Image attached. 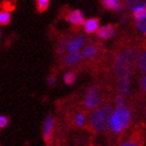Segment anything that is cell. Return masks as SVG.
Returning a JSON list of instances; mask_svg holds the SVG:
<instances>
[{
  "mask_svg": "<svg viewBox=\"0 0 146 146\" xmlns=\"http://www.w3.org/2000/svg\"><path fill=\"white\" fill-rule=\"evenodd\" d=\"M137 58V50L135 48H128L120 52L114 61V70L119 78L131 77L134 71Z\"/></svg>",
  "mask_w": 146,
  "mask_h": 146,
  "instance_id": "6da1fadb",
  "label": "cell"
},
{
  "mask_svg": "<svg viewBox=\"0 0 146 146\" xmlns=\"http://www.w3.org/2000/svg\"><path fill=\"white\" fill-rule=\"evenodd\" d=\"M131 120V112L126 107H118L111 114L109 125L114 133H120L124 129Z\"/></svg>",
  "mask_w": 146,
  "mask_h": 146,
  "instance_id": "7a4b0ae2",
  "label": "cell"
},
{
  "mask_svg": "<svg viewBox=\"0 0 146 146\" xmlns=\"http://www.w3.org/2000/svg\"><path fill=\"white\" fill-rule=\"evenodd\" d=\"M111 114H112L111 106H104V107L95 110L94 112L92 113L91 119H90L92 128L97 133H104L109 126Z\"/></svg>",
  "mask_w": 146,
  "mask_h": 146,
  "instance_id": "3957f363",
  "label": "cell"
},
{
  "mask_svg": "<svg viewBox=\"0 0 146 146\" xmlns=\"http://www.w3.org/2000/svg\"><path fill=\"white\" fill-rule=\"evenodd\" d=\"M101 102V94L98 88H91L88 91L85 98V106L87 109H95Z\"/></svg>",
  "mask_w": 146,
  "mask_h": 146,
  "instance_id": "277c9868",
  "label": "cell"
},
{
  "mask_svg": "<svg viewBox=\"0 0 146 146\" xmlns=\"http://www.w3.org/2000/svg\"><path fill=\"white\" fill-rule=\"evenodd\" d=\"M54 127V119L52 116H47L43 124V138L46 144H50Z\"/></svg>",
  "mask_w": 146,
  "mask_h": 146,
  "instance_id": "5b68a950",
  "label": "cell"
},
{
  "mask_svg": "<svg viewBox=\"0 0 146 146\" xmlns=\"http://www.w3.org/2000/svg\"><path fill=\"white\" fill-rule=\"evenodd\" d=\"M66 20L76 27L82 26L85 23V17L79 9H74V11H71V12L68 13L66 15Z\"/></svg>",
  "mask_w": 146,
  "mask_h": 146,
  "instance_id": "8992f818",
  "label": "cell"
},
{
  "mask_svg": "<svg viewBox=\"0 0 146 146\" xmlns=\"http://www.w3.org/2000/svg\"><path fill=\"white\" fill-rule=\"evenodd\" d=\"M115 31H116V29H115V27H114V25L109 24V25H104V26L98 27V29L96 31V34H97L98 38L107 40V39H110V38H112V36L115 35Z\"/></svg>",
  "mask_w": 146,
  "mask_h": 146,
  "instance_id": "52a82bcc",
  "label": "cell"
},
{
  "mask_svg": "<svg viewBox=\"0 0 146 146\" xmlns=\"http://www.w3.org/2000/svg\"><path fill=\"white\" fill-rule=\"evenodd\" d=\"M99 25V20L97 18H92L89 19L84 23V28H85V31L87 34L91 35L96 33V31L98 29V26Z\"/></svg>",
  "mask_w": 146,
  "mask_h": 146,
  "instance_id": "ba28073f",
  "label": "cell"
},
{
  "mask_svg": "<svg viewBox=\"0 0 146 146\" xmlns=\"http://www.w3.org/2000/svg\"><path fill=\"white\" fill-rule=\"evenodd\" d=\"M84 41H85V39H84L82 36H77V38L69 40L67 42V48H68V50H69V52L78 51L79 48H80L82 46V44H84Z\"/></svg>",
  "mask_w": 146,
  "mask_h": 146,
  "instance_id": "9c48e42d",
  "label": "cell"
},
{
  "mask_svg": "<svg viewBox=\"0 0 146 146\" xmlns=\"http://www.w3.org/2000/svg\"><path fill=\"white\" fill-rule=\"evenodd\" d=\"M101 3L104 5V9L113 11V12H117L122 9V4L120 0H101Z\"/></svg>",
  "mask_w": 146,
  "mask_h": 146,
  "instance_id": "30bf717a",
  "label": "cell"
},
{
  "mask_svg": "<svg viewBox=\"0 0 146 146\" xmlns=\"http://www.w3.org/2000/svg\"><path fill=\"white\" fill-rule=\"evenodd\" d=\"M118 84V90L119 93L123 96L129 93V77H123V78H119Z\"/></svg>",
  "mask_w": 146,
  "mask_h": 146,
  "instance_id": "8fae6325",
  "label": "cell"
},
{
  "mask_svg": "<svg viewBox=\"0 0 146 146\" xmlns=\"http://www.w3.org/2000/svg\"><path fill=\"white\" fill-rule=\"evenodd\" d=\"M82 58V52L79 51H74V52H69L66 58H65V64L67 66H71V65L75 64L76 62L79 61V58Z\"/></svg>",
  "mask_w": 146,
  "mask_h": 146,
  "instance_id": "7c38bea8",
  "label": "cell"
},
{
  "mask_svg": "<svg viewBox=\"0 0 146 146\" xmlns=\"http://www.w3.org/2000/svg\"><path fill=\"white\" fill-rule=\"evenodd\" d=\"M125 6L133 11L138 6H146V0H124Z\"/></svg>",
  "mask_w": 146,
  "mask_h": 146,
  "instance_id": "4fadbf2b",
  "label": "cell"
},
{
  "mask_svg": "<svg viewBox=\"0 0 146 146\" xmlns=\"http://www.w3.org/2000/svg\"><path fill=\"white\" fill-rule=\"evenodd\" d=\"M11 19L12 17H11V13L9 11L3 9H0V25L1 26H5V25L9 24Z\"/></svg>",
  "mask_w": 146,
  "mask_h": 146,
  "instance_id": "5bb4252c",
  "label": "cell"
},
{
  "mask_svg": "<svg viewBox=\"0 0 146 146\" xmlns=\"http://www.w3.org/2000/svg\"><path fill=\"white\" fill-rule=\"evenodd\" d=\"M137 64L138 67H139V70L144 74H146V50L141 52V54L138 56Z\"/></svg>",
  "mask_w": 146,
  "mask_h": 146,
  "instance_id": "9a60e30c",
  "label": "cell"
},
{
  "mask_svg": "<svg viewBox=\"0 0 146 146\" xmlns=\"http://www.w3.org/2000/svg\"><path fill=\"white\" fill-rule=\"evenodd\" d=\"M136 26H137L138 31H140L141 34L146 36V12L142 17L136 20Z\"/></svg>",
  "mask_w": 146,
  "mask_h": 146,
  "instance_id": "2e32d148",
  "label": "cell"
},
{
  "mask_svg": "<svg viewBox=\"0 0 146 146\" xmlns=\"http://www.w3.org/2000/svg\"><path fill=\"white\" fill-rule=\"evenodd\" d=\"M96 52H97V50H96V47H95V46L89 45L85 48V50H84V52H82V58H91V56H94V55L96 54Z\"/></svg>",
  "mask_w": 146,
  "mask_h": 146,
  "instance_id": "e0dca14e",
  "label": "cell"
},
{
  "mask_svg": "<svg viewBox=\"0 0 146 146\" xmlns=\"http://www.w3.org/2000/svg\"><path fill=\"white\" fill-rule=\"evenodd\" d=\"M36 11L39 13L45 12L49 6V0H36Z\"/></svg>",
  "mask_w": 146,
  "mask_h": 146,
  "instance_id": "ac0fdd59",
  "label": "cell"
},
{
  "mask_svg": "<svg viewBox=\"0 0 146 146\" xmlns=\"http://www.w3.org/2000/svg\"><path fill=\"white\" fill-rule=\"evenodd\" d=\"M145 12H146V6H138V7L133 9V16L137 20L140 17H142L145 14Z\"/></svg>",
  "mask_w": 146,
  "mask_h": 146,
  "instance_id": "d6986e66",
  "label": "cell"
},
{
  "mask_svg": "<svg viewBox=\"0 0 146 146\" xmlns=\"http://www.w3.org/2000/svg\"><path fill=\"white\" fill-rule=\"evenodd\" d=\"M75 79H76V76L74 73L72 72H68L65 74L64 76V82L66 85H73L74 82H75Z\"/></svg>",
  "mask_w": 146,
  "mask_h": 146,
  "instance_id": "ffe728a7",
  "label": "cell"
},
{
  "mask_svg": "<svg viewBox=\"0 0 146 146\" xmlns=\"http://www.w3.org/2000/svg\"><path fill=\"white\" fill-rule=\"evenodd\" d=\"M74 122H75V124L77 125V126H79V127L84 126L86 123L85 115H84V114H77V115H75V117H74Z\"/></svg>",
  "mask_w": 146,
  "mask_h": 146,
  "instance_id": "44dd1931",
  "label": "cell"
},
{
  "mask_svg": "<svg viewBox=\"0 0 146 146\" xmlns=\"http://www.w3.org/2000/svg\"><path fill=\"white\" fill-rule=\"evenodd\" d=\"M9 124V118L6 116L0 115V129H2Z\"/></svg>",
  "mask_w": 146,
  "mask_h": 146,
  "instance_id": "7402d4cb",
  "label": "cell"
},
{
  "mask_svg": "<svg viewBox=\"0 0 146 146\" xmlns=\"http://www.w3.org/2000/svg\"><path fill=\"white\" fill-rule=\"evenodd\" d=\"M66 44H67V41L65 39H63L58 44V54H62L63 52L65 51V48H66Z\"/></svg>",
  "mask_w": 146,
  "mask_h": 146,
  "instance_id": "603a6c76",
  "label": "cell"
},
{
  "mask_svg": "<svg viewBox=\"0 0 146 146\" xmlns=\"http://www.w3.org/2000/svg\"><path fill=\"white\" fill-rule=\"evenodd\" d=\"M124 104H125V100H124V98L122 97V95L116 98V106H117V107H123Z\"/></svg>",
  "mask_w": 146,
  "mask_h": 146,
  "instance_id": "cb8c5ba5",
  "label": "cell"
},
{
  "mask_svg": "<svg viewBox=\"0 0 146 146\" xmlns=\"http://www.w3.org/2000/svg\"><path fill=\"white\" fill-rule=\"evenodd\" d=\"M121 146H140L138 142H135V141H127V142H124Z\"/></svg>",
  "mask_w": 146,
  "mask_h": 146,
  "instance_id": "d4e9b609",
  "label": "cell"
},
{
  "mask_svg": "<svg viewBox=\"0 0 146 146\" xmlns=\"http://www.w3.org/2000/svg\"><path fill=\"white\" fill-rule=\"evenodd\" d=\"M47 82H48V85L50 86V87H52V86H54L55 84V79L53 76L49 75L48 77H47Z\"/></svg>",
  "mask_w": 146,
  "mask_h": 146,
  "instance_id": "484cf974",
  "label": "cell"
},
{
  "mask_svg": "<svg viewBox=\"0 0 146 146\" xmlns=\"http://www.w3.org/2000/svg\"><path fill=\"white\" fill-rule=\"evenodd\" d=\"M141 87H142V89L146 92V75L143 76L142 79H141Z\"/></svg>",
  "mask_w": 146,
  "mask_h": 146,
  "instance_id": "4316f807",
  "label": "cell"
},
{
  "mask_svg": "<svg viewBox=\"0 0 146 146\" xmlns=\"http://www.w3.org/2000/svg\"><path fill=\"white\" fill-rule=\"evenodd\" d=\"M0 36H1V31H0Z\"/></svg>",
  "mask_w": 146,
  "mask_h": 146,
  "instance_id": "83f0119b",
  "label": "cell"
}]
</instances>
